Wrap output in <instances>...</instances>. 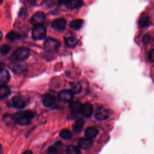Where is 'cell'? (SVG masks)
Returning a JSON list of instances; mask_svg holds the SVG:
<instances>
[{"mask_svg": "<svg viewBox=\"0 0 154 154\" xmlns=\"http://www.w3.org/2000/svg\"><path fill=\"white\" fill-rule=\"evenodd\" d=\"M15 58L19 61L26 60L30 55V51L26 48H19L14 52Z\"/></svg>", "mask_w": 154, "mask_h": 154, "instance_id": "4", "label": "cell"}, {"mask_svg": "<svg viewBox=\"0 0 154 154\" xmlns=\"http://www.w3.org/2000/svg\"><path fill=\"white\" fill-rule=\"evenodd\" d=\"M83 23H84L83 20L78 19H75V20H72L70 22L69 26L73 29L78 30V29H79L82 26Z\"/></svg>", "mask_w": 154, "mask_h": 154, "instance_id": "19", "label": "cell"}, {"mask_svg": "<svg viewBox=\"0 0 154 154\" xmlns=\"http://www.w3.org/2000/svg\"><path fill=\"white\" fill-rule=\"evenodd\" d=\"M93 112V107L91 104L89 103H85L82 105L80 113L82 116L86 118H89L91 116Z\"/></svg>", "mask_w": 154, "mask_h": 154, "instance_id": "9", "label": "cell"}, {"mask_svg": "<svg viewBox=\"0 0 154 154\" xmlns=\"http://www.w3.org/2000/svg\"><path fill=\"white\" fill-rule=\"evenodd\" d=\"M43 46L46 51L52 52L57 51L59 49L60 43L58 40L54 38H48L45 40Z\"/></svg>", "mask_w": 154, "mask_h": 154, "instance_id": "2", "label": "cell"}, {"mask_svg": "<svg viewBox=\"0 0 154 154\" xmlns=\"http://www.w3.org/2000/svg\"><path fill=\"white\" fill-rule=\"evenodd\" d=\"M73 98V93L71 90H64L60 92L58 99L60 101L64 103L70 102Z\"/></svg>", "mask_w": 154, "mask_h": 154, "instance_id": "5", "label": "cell"}, {"mask_svg": "<svg viewBox=\"0 0 154 154\" xmlns=\"http://www.w3.org/2000/svg\"><path fill=\"white\" fill-rule=\"evenodd\" d=\"M10 75L7 70L4 67H0V85L6 84L10 80Z\"/></svg>", "mask_w": 154, "mask_h": 154, "instance_id": "12", "label": "cell"}, {"mask_svg": "<svg viewBox=\"0 0 154 154\" xmlns=\"http://www.w3.org/2000/svg\"><path fill=\"white\" fill-rule=\"evenodd\" d=\"M32 152H31V151H29V150H28V151H26V152H23V153H29V154H31V153H32Z\"/></svg>", "mask_w": 154, "mask_h": 154, "instance_id": "34", "label": "cell"}, {"mask_svg": "<svg viewBox=\"0 0 154 154\" xmlns=\"http://www.w3.org/2000/svg\"><path fill=\"white\" fill-rule=\"evenodd\" d=\"M82 105L81 104V103L78 100L71 101L70 102L69 108L73 114H76L80 112Z\"/></svg>", "mask_w": 154, "mask_h": 154, "instance_id": "14", "label": "cell"}, {"mask_svg": "<svg viewBox=\"0 0 154 154\" xmlns=\"http://www.w3.org/2000/svg\"><path fill=\"white\" fill-rule=\"evenodd\" d=\"M12 104L13 106L17 109H22L25 107L26 103L22 97L16 96L12 99Z\"/></svg>", "mask_w": 154, "mask_h": 154, "instance_id": "13", "label": "cell"}, {"mask_svg": "<svg viewBox=\"0 0 154 154\" xmlns=\"http://www.w3.org/2000/svg\"><path fill=\"white\" fill-rule=\"evenodd\" d=\"M138 23L141 27L146 28L150 25V20L147 16L143 15L140 18Z\"/></svg>", "mask_w": 154, "mask_h": 154, "instance_id": "20", "label": "cell"}, {"mask_svg": "<svg viewBox=\"0 0 154 154\" xmlns=\"http://www.w3.org/2000/svg\"><path fill=\"white\" fill-rule=\"evenodd\" d=\"M64 43L67 47L73 48L77 45L78 39L75 36L69 35L64 37Z\"/></svg>", "mask_w": 154, "mask_h": 154, "instance_id": "15", "label": "cell"}, {"mask_svg": "<svg viewBox=\"0 0 154 154\" xmlns=\"http://www.w3.org/2000/svg\"><path fill=\"white\" fill-rule=\"evenodd\" d=\"M84 123H85V121L83 119L80 118L77 119L73 125V129L74 132H78L81 131V130L82 129L84 125Z\"/></svg>", "mask_w": 154, "mask_h": 154, "instance_id": "18", "label": "cell"}, {"mask_svg": "<svg viewBox=\"0 0 154 154\" xmlns=\"http://www.w3.org/2000/svg\"><path fill=\"white\" fill-rule=\"evenodd\" d=\"M2 1H3V0H0V4L2 2Z\"/></svg>", "mask_w": 154, "mask_h": 154, "instance_id": "37", "label": "cell"}, {"mask_svg": "<svg viewBox=\"0 0 154 154\" xmlns=\"http://www.w3.org/2000/svg\"><path fill=\"white\" fill-rule=\"evenodd\" d=\"M56 102V99L51 94H46L42 97L43 104L47 107H51L55 105Z\"/></svg>", "mask_w": 154, "mask_h": 154, "instance_id": "11", "label": "cell"}, {"mask_svg": "<svg viewBox=\"0 0 154 154\" xmlns=\"http://www.w3.org/2000/svg\"><path fill=\"white\" fill-rule=\"evenodd\" d=\"M2 33L1 32V31H0V41L2 39Z\"/></svg>", "mask_w": 154, "mask_h": 154, "instance_id": "35", "label": "cell"}, {"mask_svg": "<svg viewBox=\"0 0 154 154\" xmlns=\"http://www.w3.org/2000/svg\"><path fill=\"white\" fill-rule=\"evenodd\" d=\"M59 2L61 4H67L69 2H70L71 0H58Z\"/></svg>", "mask_w": 154, "mask_h": 154, "instance_id": "31", "label": "cell"}, {"mask_svg": "<svg viewBox=\"0 0 154 154\" xmlns=\"http://www.w3.org/2000/svg\"><path fill=\"white\" fill-rule=\"evenodd\" d=\"M148 58H149V60L150 61L154 62V49H151V50L149 52Z\"/></svg>", "mask_w": 154, "mask_h": 154, "instance_id": "29", "label": "cell"}, {"mask_svg": "<svg viewBox=\"0 0 154 154\" xmlns=\"http://www.w3.org/2000/svg\"><path fill=\"white\" fill-rule=\"evenodd\" d=\"M46 35V29L42 25L35 26L32 31V37L34 40L43 39Z\"/></svg>", "mask_w": 154, "mask_h": 154, "instance_id": "3", "label": "cell"}, {"mask_svg": "<svg viewBox=\"0 0 154 154\" xmlns=\"http://www.w3.org/2000/svg\"><path fill=\"white\" fill-rule=\"evenodd\" d=\"M10 89L8 86L5 85V84L0 85V99L7 97L10 95Z\"/></svg>", "mask_w": 154, "mask_h": 154, "instance_id": "17", "label": "cell"}, {"mask_svg": "<svg viewBox=\"0 0 154 154\" xmlns=\"http://www.w3.org/2000/svg\"><path fill=\"white\" fill-rule=\"evenodd\" d=\"M2 120L8 126L12 125L14 123H16V119L14 115L12 114H5L2 117Z\"/></svg>", "mask_w": 154, "mask_h": 154, "instance_id": "21", "label": "cell"}, {"mask_svg": "<svg viewBox=\"0 0 154 154\" xmlns=\"http://www.w3.org/2000/svg\"><path fill=\"white\" fill-rule=\"evenodd\" d=\"M60 135L63 139L69 140L72 138V134L69 130H68L67 129H64L61 130V131L60 132Z\"/></svg>", "mask_w": 154, "mask_h": 154, "instance_id": "24", "label": "cell"}, {"mask_svg": "<svg viewBox=\"0 0 154 154\" xmlns=\"http://www.w3.org/2000/svg\"><path fill=\"white\" fill-rule=\"evenodd\" d=\"M93 142L92 139L88 138H81L78 141V145L80 149L88 150L93 146Z\"/></svg>", "mask_w": 154, "mask_h": 154, "instance_id": "8", "label": "cell"}, {"mask_svg": "<svg viewBox=\"0 0 154 154\" xmlns=\"http://www.w3.org/2000/svg\"><path fill=\"white\" fill-rule=\"evenodd\" d=\"M6 37L10 41H14V40H16L20 38V35L19 34H18L17 32L12 31L7 34Z\"/></svg>", "mask_w": 154, "mask_h": 154, "instance_id": "23", "label": "cell"}, {"mask_svg": "<svg viewBox=\"0 0 154 154\" xmlns=\"http://www.w3.org/2000/svg\"><path fill=\"white\" fill-rule=\"evenodd\" d=\"M82 4L83 2L82 0H71L66 5L69 8H76L81 7Z\"/></svg>", "mask_w": 154, "mask_h": 154, "instance_id": "22", "label": "cell"}, {"mask_svg": "<svg viewBox=\"0 0 154 154\" xmlns=\"http://www.w3.org/2000/svg\"><path fill=\"white\" fill-rule=\"evenodd\" d=\"M52 27L57 31H63L66 26V21L63 18L54 19L51 23Z\"/></svg>", "mask_w": 154, "mask_h": 154, "instance_id": "10", "label": "cell"}, {"mask_svg": "<svg viewBox=\"0 0 154 154\" xmlns=\"http://www.w3.org/2000/svg\"><path fill=\"white\" fill-rule=\"evenodd\" d=\"M48 152L50 154H55L57 152V150L56 149V148L55 147H53V146H51V147H49L48 149Z\"/></svg>", "mask_w": 154, "mask_h": 154, "instance_id": "30", "label": "cell"}, {"mask_svg": "<svg viewBox=\"0 0 154 154\" xmlns=\"http://www.w3.org/2000/svg\"><path fill=\"white\" fill-rule=\"evenodd\" d=\"M108 111L103 107H99L97 109L94 114V117L96 120L99 121L105 120L109 117Z\"/></svg>", "mask_w": 154, "mask_h": 154, "instance_id": "7", "label": "cell"}, {"mask_svg": "<svg viewBox=\"0 0 154 154\" xmlns=\"http://www.w3.org/2000/svg\"><path fill=\"white\" fill-rule=\"evenodd\" d=\"M66 152L68 154H78L80 153V150L77 147L72 145L67 147Z\"/></svg>", "mask_w": 154, "mask_h": 154, "instance_id": "26", "label": "cell"}, {"mask_svg": "<svg viewBox=\"0 0 154 154\" xmlns=\"http://www.w3.org/2000/svg\"><path fill=\"white\" fill-rule=\"evenodd\" d=\"M1 152H2V147H1V146L0 144V153H1Z\"/></svg>", "mask_w": 154, "mask_h": 154, "instance_id": "36", "label": "cell"}, {"mask_svg": "<svg viewBox=\"0 0 154 154\" xmlns=\"http://www.w3.org/2000/svg\"><path fill=\"white\" fill-rule=\"evenodd\" d=\"M10 48L7 45H3L0 48V52L2 55H6L10 51Z\"/></svg>", "mask_w": 154, "mask_h": 154, "instance_id": "27", "label": "cell"}, {"mask_svg": "<svg viewBox=\"0 0 154 154\" xmlns=\"http://www.w3.org/2000/svg\"><path fill=\"white\" fill-rule=\"evenodd\" d=\"M98 133H99V131L96 128L94 127H89L85 129L84 134H85V137L90 139H93L96 137Z\"/></svg>", "mask_w": 154, "mask_h": 154, "instance_id": "16", "label": "cell"}, {"mask_svg": "<svg viewBox=\"0 0 154 154\" xmlns=\"http://www.w3.org/2000/svg\"><path fill=\"white\" fill-rule=\"evenodd\" d=\"M31 4H36L41 0H28Z\"/></svg>", "mask_w": 154, "mask_h": 154, "instance_id": "32", "label": "cell"}, {"mask_svg": "<svg viewBox=\"0 0 154 154\" xmlns=\"http://www.w3.org/2000/svg\"><path fill=\"white\" fill-rule=\"evenodd\" d=\"M82 90V86L81 85L77 82V83H73L71 86V91L73 93V94H78Z\"/></svg>", "mask_w": 154, "mask_h": 154, "instance_id": "25", "label": "cell"}, {"mask_svg": "<svg viewBox=\"0 0 154 154\" xmlns=\"http://www.w3.org/2000/svg\"><path fill=\"white\" fill-rule=\"evenodd\" d=\"M150 40H151V37L149 34H145L143 37V38H142V42L143 43V44L144 45H147L150 42Z\"/></svg>", "mask_w": 154, "mask_h": 154, "instance_id": "28", "label": "cell"}, {"mask_svg": "<svg viewBox=\"0 0 154 154\" xmlns=\"http://www.w3.org/2000/svg\"><path fill=\"white\" fill-rule=\"evenodd\" d=\"M46 16L44 13L42 11H38L35 13L31 19V23L34 25H42L45 20Z\"/></svg>", "mask_w": 154, "mask_h": 154, "instance_id": "6", "label": "cell"}, {"mask_svg": "<svg viewBox=\"0 0 154 154\" xmlns=\"http://www.w3.org/2000/svg\"><path fill=\"white\" fill-rule=\"evenodd\" d=\"M61 144H62V143H61L60 141H58V142H57L55 144L56 146H60L61 145Z\"/></svg>", "mask_w": 154, "mask_h": 154, "instance_id": "33", "label": "cell"}, {"mask_svg": "<svg viewBox=\"0 0 154 154\" xmlns=\"http://www.w3.org/2000/svg\"><path fill=\"white\" fill-rule=\"evenodd\" d=\"M14 116L16 123L22 126H26L30 124L34 113L31 111H25L17 112Z\"/></svg>", "mask_w": 154, "mask_h": 154, "instance_id": "1", "label": "cell"}]
</instances>
